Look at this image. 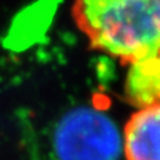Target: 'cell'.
Masks as SVG:
<instances>
[{"label": "cell", "instance_id": "obj_1", "mask_svg": "<svg viewBox=\"0 0 160 160\" xmlns=\"http://www.w3.org/2000/svg\"><path fill=\"white\" fill-rule=\"evenodd\" d=\"M71 12L89 47L123 66L160 56V0H73Z\"/></svg>", "mask_w": 160, "mask_h": 160}, {"label": "cell", "instance_id": "obj_2", "mask_svg": "<svg viewBox=\"0 0 160 160\" xmlns=\"http://www.w3.org/2000/svg\"><path fill=\"white\" fill-rule=\"evenodd\" d=\"M51 149L53 160H120L122 132L102 109L80 106L55 123Z\"/></svg>", "mask_w": 160, "mask_h": 160}, {"label": "cell", "instance_id": "obj_3", "mask_svg": "<svg viewBox=\"0 0 160 160\" xmlns=\"http://www.w3.org/2000/svg\"><path fill=\"white\" fill-rule=\"evenodd\" d=\"M126 160H160V104L138 108L122 133Z\"/></svg>", "mask_w": 160, "mask_h": 160}, {"label": "cell", "instance_id": "obj_4", "mask_svg": "<svg viewBox=\"0 0 160 160\" xmlns=\"http://www.w3.org/2000/svg\"><path fill=\"white\" fill-rule=\"evenodd\" d=\"M124 80V98L133 107L160 104V56L129 64Z\"/></svg>", "mask_w": 160, "mask_h": 160}]
</instances>
